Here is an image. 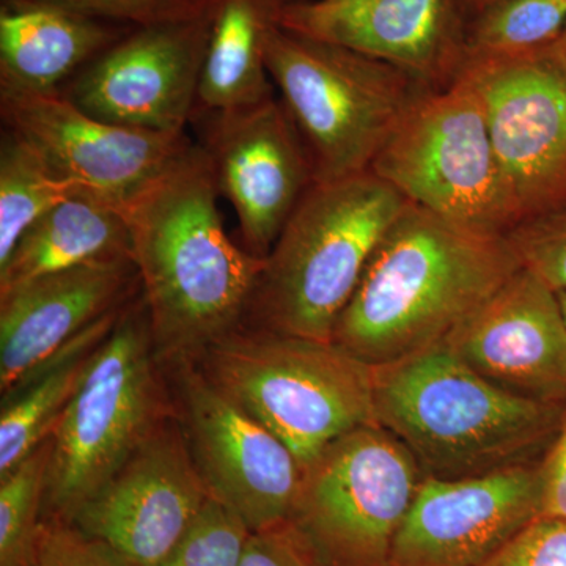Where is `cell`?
I'll list each match as a JSON object with an SVG mask.
<instances>
[{
    "label": "cell",
    "instance_id": "obj_21",
    "mask_svg": "<svg viewBox=\"0 0 566 566\" xmlns=\"http://www.w3.org/2000/svg\"><path fill=\"white\" fill-rule=\"evenodd\" d=\"M133 255L125 212L80 193L44 214L0 264V293L41 275Z\"/></svg>",
    "mask_w": 566,
    "mask_h": 566
},
{
    "label": "cell",
    "instance_id": "obj_9",
    "mask_svg": "<svg viewBox=\"0 0 566 566\" xmlns=\"http://www.w3.org/2000/svg\"><path fill=\"white\" fill-rule=\"evenodd\" d=\"M424 475L381 424L342 436L304 468L286 526L318 566H392Z\"/></svg>",
    "mask_w": 566,
    "mask_h": 566
},
{
    "label": "cell",
    "instance_id": "obj_27",
    "mask_svg": "<svg viewBox=\"0 0 566 566\" xmlns=\"http://www.w3.org/2000/svg\"><path fill=\"white\" fill-rule=\"evenodd\" d=\"M251 534L241 517L210 497L159 566H241Z\"/></svg>",
    "mask_w": 566,
    "mask_h": 566
},
{
    "label": "cell",
    "instance_id": "obj_3",
    "mask_svg": "<svg viewBox=\"0 0 566 566\" xmlns=\"http://www.w3.org/2000/svg\"><path fill=\"white\" fill-rule=\"evenodd\" d=\"M375 416L433 479H468L535 463L566 405L502 389L442 342L374 367Z\"/></svg>",
    "mask_w": 566,
    "mask_h": 566
},
{
    "label": "cell",
    "instance_id": "obj_28",
    "mask_svg": "<svg viewBox=\"0 0 566 566\" xmlns=\"http://www.w3.org/2000/svg\"><path fill=\"white\" fill-rule=\"evenodd\" d=\"M524 268L566 293V205L524 219L506 233Z\"/></svg>",
    "mask_w": 566,
    "mask_h": 566
},
{
    "label": "cell",
    "instance_id": "obj_13",
    "mask_svg": "<svg viewBox=\"0 0 566 566\" xmlns=\"http://www.w3.org/2000/svg\"><path fill=\"white\" fill-rule=\"evenodd\" d=\"M210 9L191 20L134 28L62 88L80 109L129 128L186 133L210 41Z\"/></svg>",
    "mask_w": 566,
    "mask_h": 566
},
{
    "label": "cell",
    "instance_id": "obj_7",
    "mask_svg": "<svg viewBox=\"0 0 566 566\" xmlns=\"http://www.w3.org/2000/svg\"><path fill=\"white\" fill-rule=\"evenodd\" d=\"M264 62L316 182L368 172L409 107L433 88L390 63L279 24L266 33Z\"/></svg>",
    "mask_w": 566,
    "mask_h": 566
},
{
    "label": "cell",
    "instance_id": "obj_1",
    "mask_svg": "<svg viewBox=\"0 0 566 566\" xmlns=\"http://www.w3.org/2000/svg\"><path fill=\"white\" fill-rule=\"evenodd\" d=\"M200 145L140 192L125 218L164 365L196 360L243 326L264 259L233 243Z\"/></svg>",
    "mask_w": 566,
    "mask_h": 566
},
{
    "label": "cell",
    "instance_id": "obj_36",
    "mask_svg": "<svg viewBox=\"0 0 566 566\" xmlns=\"http://www.w3.org/2000/svg\"><path fill=\"white\" fill-rule=\"evenodd\" d=\"M558 43H560L562 52H564L566 61V28L564 29V32H562V35L558 36Z\"/></svg>",
    "mask_w": 566,
    "mask_h": 566
},
{
    "label": "cell",
    "instance_id": "obj_24",
    "mask_svg": "<svg viewBox=\"0 0 566 566\" xmlns=\"http://www.w3.org/2000/svg\"><path fill=\"white\" fill-rule=\"evenodd\" d=\"M80 193L28 142L6 129L0 148V264L33 223Z\"/></svg>",
    "mask_w": 566,
    "mask_h": 566
},
{
    "label": "cell",
    "instance_id": "obj_25",
    "mask_svg": "<svg viewBox=\"0 0 566 566\" xmlns=\"http://www.w3.org/2000/svg\"><path fill=\"white\" fill-rule=\"evenodd\" d=\"M52 434L0 475V566H32L46 509Z\"/></svg>",
    "mask_w": 566,
    "mask_h": 566
},
{
    "label": "cell",
    "instance_id": "obj_18",
    "mask_svg": "<svg viewBox=\"0 0 566 566\" xmlns=\"http://www.w3.org/2000/svg\"><path fill=\"white\" fill-rule=\"evenodd\" d=\"M465 24L458 0H370L346 9L297 0L279 17L286 31L379 59L433 88L457 80Z\"/></svg>",
    "mask_w": 566,
    "mask_h": 566
},
{
    "label": "cell",
    "instance_id": "obj_8",
    "mask_svg": "<svg viewBox=\"0 0 566 566\" xmlns=\"http://www.w3.org/2000/svg\"><path fill=\"white\" fill-rule=\"evenodd\" d=\"M370 172L409 203L475 232L506 237L521 222L482 102L460 74L416 99Z\"/></svg>",
    "mask_w": 566,
    "mask_h": 566
},
{
    "label": "cell",
    "instance_id": "obj_10",
    "mask_svg": "<svg viewBox=\"0 0 566 566\" xmlns=\"http://www.w3.org/2000/svg\"><path fill=\"white\" fill-rule=\"evenodd\" d=\"M460 76L485 111L521 221L566 205V61L558 39L516 52H465Z\"/></svg>",
    "mask_w": 566,
    "mask_h": 566
},
{
    "label": "cell",
    "instance_id": "obj_14",
    "mask_svg": "<svg viewBox=\"0 0 566 566\" xmlns=\"http://www.w3.org/2000/svg\"><path fill=\"white\" fill-rule=\"evenodd\" d=\"M200 147L219 196L237 211L244 249L266 259L308 189L314 169L281 99L227 112H196Z\"/></svg>",
    "mask_w": 566,
    "mask_h": 566
},
{
    "label": "cell",
    "instance_id": "obj_11",
    "mask_svg": "<svg viewBox=\"0 0 566 566\" xmlns=\"http://www.w3.org/2000/svg\"><path fill=\"white\" fill-rule=\"evenodd\" d=\"M164 368L210 497L241 517L252 534L285 526L303 479L292 450L208 381L193 360Z\"/></svg>",
    "mask_w": 566,
    "mask_h": 566
},
{
    "label": "cell",
    "instance_id": "obj_17",
    "mask_svg": "<svg viewBox=\"0 0 566 566\" xmlns=\"http://www.w3.org/2000/svg\"><path fill=\"white\" fill-rule=\"evenodd\" d=\"M491 382L545 403L566 405V318L560 297L521 268L446 338Z\"/></svg>",
    "mask_w": 566,
    "mask_h": 566
},
{
    "label": "cell",
    "instance_id": "obj_29",
    "mask_svg": "<svg viewBox=\"0 0 566 566\" xmlns=\"http://www.w3.org/2000/svg\"><path fill=\"white\" fill-rule=\"evenodd\" d=\"M32 566H133L102 539L69 521L44 516Z\"/></svg>",
    "mask_w": 566,
    "mask_h": 566
},
{
    "label": "cell",
    "instance_id": "obj_32",
    "mask_svg": "<svg viewBox=\"0 0 566 566\" xmlns=\"http://www.w3.org/2000/svg\"><path fill=\"white\" fill-rule=\"evenodd\" d=\"M241 566H318L290 527L253 532L245 543Z\"/></svg>",
    "mask_w": 566,
    "mask_h": 566
},
{
    "label": "cell",
    "instance_id": "obj_23",
    "mask_svg": "<svg viewBox=\"0 0 566 566\" xmlns=\"http://www.w3.org/2000/svg\"><path fill=\"white\" fill-rule=\"evenodd\" d=\"M134 300V297H133ZM128 305V304H126ZM126 305L104 316L2 392L0 475L50 438Z\"/></svg>",
    "mask_w": 566,
    "mask_h": 566
},
{
    "label": "cell",
    "instance_id": "obj_15",
    "mask_svg": "<svg viewBox=\"0 0 566 566\" xmlns=\"http://www.w3.org/2000/svg\"><path fill=\"white\" fill-rule=\"evenodd\" d=\"M210 499L177 412L128 458L71 523L133 566H159Z\"/></svg>",
    "mask_w": 566,
    "mask_h": 566
},
{
    "label": "cell",
    "instance_id": "obj_33",
    "mask_svg": "<svg viewBox=\"0 0 566 566\" xmlns=\"http://www.w3.org/2000/svg\"><path fill=\"white\" fill-rule=\"evenodd\" d=\"M542 516L566 521V409L560 427L539 460Z\"/></svg>",
    "mask_w": 566,
    "mask_h": 566
},
{
    "label": "cell",
    "instance_id": "obj_22",
    "mask_svg": "<svg viewBox=\"0 0 566 566\" xmlns=\"http://www.w3.org/2000/svg\"><path fill=\"white\" fill-rule=\"evenodd\" d=\"M293 2L297 0H212L196 112L243 109L275 96L264 40Z\"/></svg>",
    "mask_w": 566,
    "mask_h": 566
},
{
    "label": "cell",
    "instance_id": "obj_19",
    "mask_svg": "<svg viewBox=\"0 0 566 566\" xmlns=\"http://www.w3.org/2000/svg\"><path fill=\"white\" fill-rule=\"evenodd\" d=\"M133 255L41 275L0 293V390L140 293Z\"/></svg>",
    "mask_w": 566,
    "mask_h": 566
},
{
    "label": "cell",
    "instance_id": "obj_26",
    "mask_svg": "<svg viewBox=\"0 0 566 566\" xmlns=\"http://www.w3.org/2000/svg\"><path fill=\"white\" fill-rule=\"evenodd\" d=\"M566 0H502L465 25V52H516L556 41Z\"/></svg>",
    "mask_w": 566,
    "mask_h": 566
},
{
    "label": "cell",
    "instance_id": "obj_20",
    "mask_svg": "<svg viewBox=\"0 0 566 566\" xmlns=\"http://www.w3.org/2000/svg\"><path fill=\"white\" fill-rule=\"evenodd\" d=\"M132 29L50 0H6L0 10V91L61 93Z\"/></svg>",
    "mask_w": 566,
    "mask_h": 566
},
{
    "label": "cell",
    "instance_id": "obj_31",
    "mask_svg": "<svg viewBox=\"0 0 566 566\" xmlns=\"http://www.w3.org/2000/svg\"><path fill=\"white\" fill-rule=\"evenodd\" d=\"M480 566H566V521L536 517Z\"/></svg>",
    "mask_w": 566,
    "mask_h": 566
},
{
    "label": "cell",
    "instance_id": "obj_16",
    "mask_svg": "<svg viewBox=\"0 0 566 566\" xmlns=\"http://www.w3.org/2000/svg\"><path fill=\"white\" fill-rule=\"evenodd\" d=\"M538 516L539 461L468 479L424 476L392 566H480Z\"/></svg>",
    "mask_w": 566,
    "mask_h": 566
},
{
    "label": "cell",
    "instance_id": "obj_2",
    "mask_svg": "<svg viewBox=\"0 0 566 566\" xmlns=\"http://www.w3.org/2000/svg\"><path fill=\"white\" fill-rule=\"evenodd\" d=\"M523 268L509 238L406 205L375 249L333 342L378 367L442 344Z\"/></svg>",
    "mask_w": 566,
    "mask_h": 566
},
{
    "label": "cell",
    "instance_id": "obj_35",
    "mask_svg": "<svg viewBox=\"0 0 566 566\" xmlns=\"http://www.w3.org/2000/svg\"><path fill=\"white\" fill-rule=\"evenodd\" d=\"M318 2L327 9H346V7L360 6L370 0H318Z\"/></svg>",
    "mask_w": 566,
    "mask_h": 566
},
{
    "label": "cell",
    "instance_id": "obj_6",
    "mask_svg": "<svg viewBox=\"0 0 566 566\" xmlns=\"http://www.w3.org/2000/svg\"><path fill=\"white\" fill-rule=\"evenodd\" d=\"M175 412L144 294L129 301L52 433L44 516L73 521Z\"/></svg>",
    "mask_w": 566,
    "mask_h": 566
},
{
    "label": "cell",
    "instance_id": "obj_4",
    "mask_svg": "<svg viewBox=\"0 0 566 566\" xmlns=\"http://www.w3.org/2000/svg\"><path fill=\"white\" fill-rule=\"evenodd\" d=\"M408 203L370 170L315 182L264 259L245 326L333 340L375 249Z\"/></svg>",
    "mask_w": 566,
    "mask_h": 566
},
{
    "label": "cell",
    "instance_id": "obj_5",
    "mask_svg": "<svg viewBox=\"0 0 566 566\" xmlns=\"http://www.w3.org/2000/svg\"><path fill=\"white\" fill-rule=\"evenodd\" d=\"M193 363L277 436L303 471L342 436L376 423L374 367L333 340L243 324Z\"/></svg>",
    "mask_w": 566,
    "mask_h": 566
},
{
    "label": "cell",
    "instance_id": "obj_37",
    "mask_svg": "<svg viewBox=\"0 0 566 566\" xmlns=\"http://www.w3.org/2000/svg\"><path fill=\"white\" fill-rule=\"evenodd\" d=\"M558 297H560L562 308H564V314L566 318V293H558Z\"/></svg>",
    "mask_w": 566,
    "mask_h": 566
},
{
    "label": "cell",
    "instance_id": "obj_34",
    "mask_svg": "<svg viewBox=\"0 0 566 566\" xmlns=\"http://www.w3.org/2000/svg\"><path fill=\"white\" fill-rule=\"evenodd\" d=\"M458 2H460L461 13H463L465 22H469L483 11L491 9L495 3L502 2V0H458Z\"/></svg>",
    "mask_w": 566,
    "mask_h": 566
},
{
    "label": "cell",
    "instance_id": "obj_30",
    "mask_svg": "<svg viewBox=\"0 0 566 566\" xmlns=\"http://www.w3.org/2000/svg\"><path fill=\"white\" fill-rule=\"evenodd\" d=\"M96 20L145 28L191 20L210 9L211 0H50Z\"/></svg>",
    "mask_w": 566,
    "mask_h": 566
},
{
    "label": "cell",
    "instance_id": "obj_12",
    "mask_svg": "<svg viewBox=\"0 0 566 566\" xmlns=\"http://www.w3.org/2000/svg\"><path fill=\"white\" fill-rule=\"evenodd\" d=\"M0 112L55 175L122 211L193 145L186 133L98 120L62 93L0 91Z\"/></svg>",
    "mask_w": 566,
    "mask_h": 566
}]
</instances>
